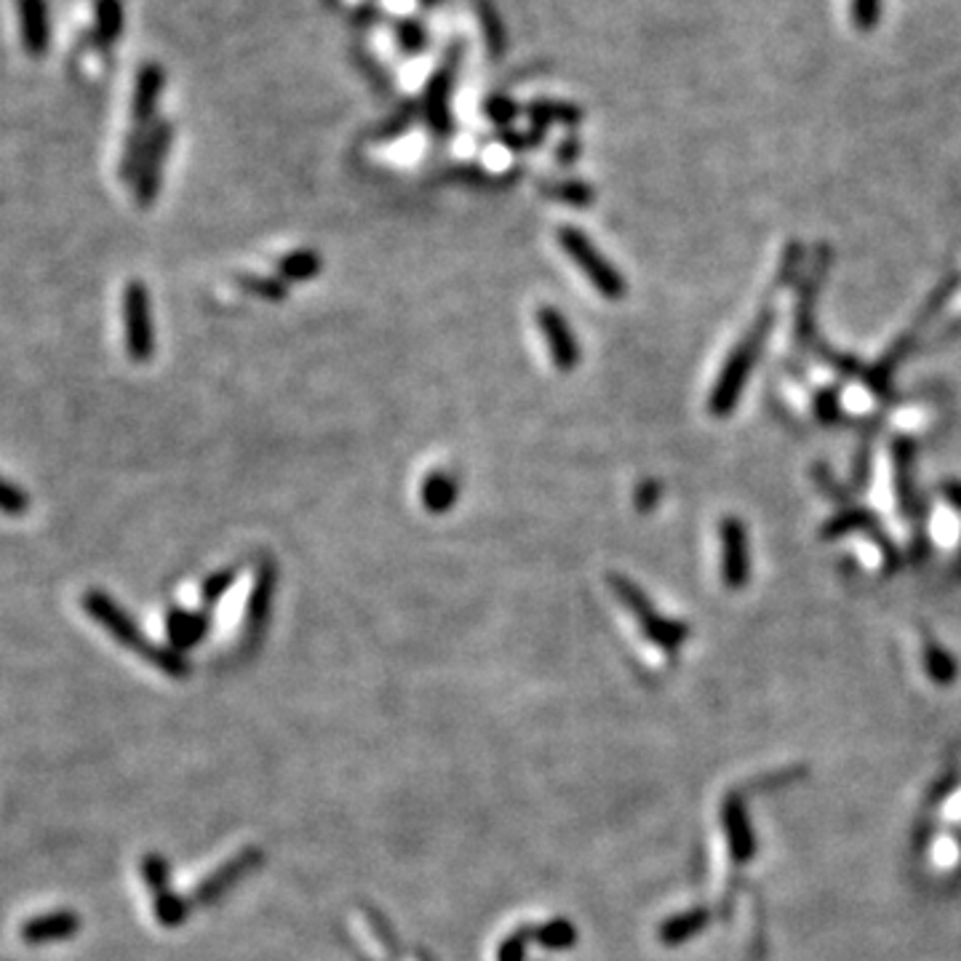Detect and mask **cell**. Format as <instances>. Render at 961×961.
Here are the masks:
<instances>
[{"instance_id": "6da1fadb", "label": "cell", "mask_w": 961, "mask_h": 961, "mask_svg": "<svg viewBox=\"0 0 961 961\" xmlns=\"http://www.w3.org/2000/svg\"><path fill=\"white\" fill-rule=\"evenodd\" d=\"M81 606L91 615V620L99 625V628L108 630L110 636L118 641L121 646L126 650L141 654L150 665H156L158 670H163L167 676H180L190 674V663L185 660V654L176 652L174 646H156L145 639V633L139 630V625L110 599L108 593L102 591H86L84 599H81Z\"/></svg>"}, {"instance_id": "7a4b0ae2", "label": "cell", "mask_w": 961, "mask_h": 961, "mask_svg": "<svg viewBox=\"0 0 961 961\" xmlns=\"http://www.w3.org/2000/svg\"><path fill=\"white\" fill-rule=\"evenodd\" d=\"M772 318H775L772 312H762V316H759V321L753 323L751 334H746L740 345H737L732 350V356L727 358V364H724L722 374H718V380H716V387H713V393H711V401H707V406H711V415H716V417L732 415L737 398H740L748 377H751L753 367H756L759 353H762L766 334H769V329H772Z\"/></svg>"}, {"instance_id": "3957f363", "label": "cell", "mask_w": 961, "mask_h": 961, "mask_svg": "<svg viewBox=\"0 0 961 961\" xmlns=\"http://www.w3.org/2000/svg\"><path fill=\"white\" fill-rule=\"evenodd\" d=\"M459 64H463V44H452L446 49L444 59L439 62V67L430 73L428 84L422 91V118L428 123V132L435 139H449L454 134V115H452V97L454 86H457Z\"/></svg>"}, {"instance_id": "277c9868", "label": "cell", "mask_w": 961, "mask_h": 961, "mask_svg": "<svg viewBox=\"0 0 961 961\" xmlns=\"http://www.w3.org/2000/svg\"><path fill=\"white\" fill-rule=\"evenodd\" d=\"M558 244L566 251V257L577 264V268L586 273V279L591 281V286L599 294H604L606 299H623L628 292V283H625L623 273L609 262L586 233L580 227H562L558 230Z\"/></svg>"}, {"instance_id": "5b68a950", "label": "cell", "mask_w": 961, "mask_h": 961, "mask_svg": "<svg viewBox=\"0 0 961 961\" xmlns=\"http://www.w3.org/2000/svg\"><path fill=\"white\" fill-rule=\"evenodd\" d=\"M123 337L126 353L134 364H147L156 356V318H152L150 288L141 281H128L123 286Z\"/></svg>"}, {"instance_id": "8992f818", "label": "cell", "mask_w": 961, "mask_h": 961, "mask_svg": "<svg viewBox=\"0 0 961 961\" xmlns=\"http://www.w3.org/2000/svg\"><path fill=\"white\" fill-rule=\"evenodd\" d=\"M609 588H612V591H615L617 599H620L623 604L628 606L630 615H633L636 620H639L641 628H644V633L650 636V641H654V644H657L660 650L674 652V650H679L683 641H687V636H689L687 625L676 623V620H668V617L657 615V612H654V606H652V601L646 599V593L641 591V588L636 586V582H630L628 577L609 575Z\"/></svg>"}, {"instance_id": "52a82bcc", "label": "cell", "mask_w": 961, "mask_h": 961, "mask_svg": "<svg viewBox=\"0 0 961 961\" xmlns=\"http://www.w3.org/2000/svg\"><path fill=\"white\" fill-rule=\"evenodd\" d=\"M176 137V126L174 121H167V118H158V123L152 126L150 139H147V150H145V161H141L139 176L134 182V198L141 209H150L156 204L158 190H161V180H163V163H167L171 145H174Z\"/></svg>"}, {"instance_id": "ba28073f", "label": "cell", "mask_w": 961, "mask_h": 961, "mask_svg": "<svg viewBox=\"0 0 961 961\" xmlns=\"http://www.w3.org/2000/svg\"><path fill=\"white\" fill-rule=\"evenodd\" d=\"M538 327L542 332V340H545L547 345V353H551L553 367L564 371V374H569V371L580 367L582 361L580 342H577L575 332H571L569 321H566L562 310L551 308V305H542L538 310Z\"/></svg>"}, {"instance_id": "9c48e42d", "label": "cell", "mask_w": 961, "mask_h": 961, "mask_svg": "<svg viewBox=\"0 0 961 961\" xmlns=\"http://www.w3.org/2000/svg\"><path fill=\"white\" fill-rule=\"evenodd\" d=\"M722 538V580L727 588H742L751 575V545L740 518H724Z\"/></svg>"}, {"instance_id": "30bf717a", "label": "cell", "mask_w": 961, "mask_h": 961, "mask_svg": "<svg viewBox=\"0 0 961 961\" xmlns=\"http://www.w3.org/2000/svg\"><path fill=\"white\" fill-rule=\"evenodd\" d=\"M163 86H167V73L158 62H145L139 67L137 81H134L132 97V128L137 132H150L158 123V102H161Z\"/></svg>"}, {"instance_id": "8fae6325", "label": "cell", "mask_w": 961, "mask_h": 961, "mask_svg": "<svg viewBox=\"0 0 961 961\" xmlns=\"http://www.w3.org/2000/svg\"><path fill=\"white\" fill-rule=\"evenodd\" d=\"M279 586V566L273 558H262L257 564L255 571V586H251L249 604H246V620H244V639L257 641L259 633L268 625L270 609H273V593Z\"/></svg>"}, {"instance_id": "7c38bea8", "label": "cell", "mask_w": 961, "mask_h": 961, "mask_svg": "<svg viewBox=\"0 0 961 961\" xmlns=\"http://www.w3.org/2000/svg\"><path fill=\"white\" fill-rule=\"evenodd\" d=\"M22 46L33 59H44L51 49V14L46 0H16Z\"/></svg>"}, {"instance_id": "4fadbf2b", "label": "cell", "mask_w": 961, "mask_h": 961, "mask_svg": "<svg viewBox=\"0 0 961 961\" xmlns=\"http://www.w3.org/2000/svg\"><path fill=\"white\" fill-rule=\"evenodd\" d=\"M722 823L727 830L729 849H732L735 863H751L753 854H756V836H753V825L748 821L746 804H742L740 796H727L722 804Z\"/></svg>"}, {"instance_id": "5bb4252c", "label": "cell", "mask_w": 961, "mask_h": 961, "mask_svg": "<svg viewBox=\"0 0 961 961\" xmlns=\"http://www.w3.org/2000/svg\"><path fill=\"white\" fill-rule=\"evenodd\" d=\"M123 27H126V9H123V0H94V29L91 35H88L94 49L108 54V51L118 44V38L123 35Z\"/></svg>"}, {"instance_id": "9a60e30c", "label": "cell", "mask_w": 961, "mask_h": 961, "mask_svg": "<svg viewBox=\"0 0 961 961\" xmlns=\"http://www.w3.org/2000/svg\"><path fill=\"white\" fill-rule=\"evenodd\" d=\"M81 929L78 913L73 911H54L46 913V916H35L22 927V937L29 946H40V942H57L67 940Z\"/></svg>"}, {"instance_id": "2e32d148", "label": "cell", "mask_w": 961, "mask_h": 961, "mask_svg": "<svg viewBox=\"0 0 961 961\" xmlns=\"http://www.w3.org/2000/svg\"><path fill=\"white\" fill-rule=\"evenodd\" d=\"M211 620L209 612H187V609H169L167 612V636L176 652L198 646L209 633Z\"/></svg>"}, {"instance_id": "e0dca14e", "label": "cell", "mask_w": 961, "mask_h": 961, "mask_svg": "<svg viewBox=\"0 0 961 961\" xmlns=\"http://www.w3.org/2000/svg\"><path fill=\"white\" fill-rule=\"evenodd\" d=\"M532 126L540 128H553V126H564V128H577L586 118V110L575 102H564V99H532V102L523 108Z\"/></svg>"}, {"instance_id": "ac0fdd59", "label": "cell", "mask_w": 961, "mask_h": 961, "mask_svg": "<svg viewBox=\"0 0 961 961\" xmlns=\"http://www.w3.org/2000/svg\"><path fill=\"white\" fill-rule=\"evenodd\" d=\"M459 500V479L457 473L449 470H435V473L424 476L420 483V503L422 508L433 516L441 513H449Z\"/></svg>"}, {"instance_id": "d6986e66", "label": "cell", "mask_w": 961, "mask_h": 961, "mask_svg": "<svg viewBox=\"0 0 961 961\" xmlns=\"http://www.w3.org/2000/svg\"><path fill=\"white\" fill-rule=\"evenodd\" d=\"M476 20H479L483 44H486V54L492 59H503L508 51V27H505L503 14L494 5V0H473Z\"/></svg>"}, {"instance_id": "ffe728a7", "label": "cell", "mask_w": 961, "mask_h": 961, "mask_svg": "<svg viewBox=\"0 0 961 961\" xmlns=\"http://www.w3.org/2000/svg\"><path fill=\"white\" fill-rule=\"evenodd\" d=\"M323 270V257L312 249H294L275 262V275L283 283L312 281Z\"/></svg>"}, {"instance_id": "44dd1931", "label": "cell", "mask_w": 961, "mask_h": 961, "mask_svg": "<svg viewBox=\"0 0 961 961\" xmlns=\"http://www.w3.org/2000/svg\"><path fill=\"white\" fill-rule=\"evenodd\" d=\"M707 924H711V913H707L705 908H692V911H683L670 916L668 922L660 927L657 935L665 946H681V942H687L689 937L703 933Z\"/></svg>"}, {"instance_id": "7402d4cb", "label": "cell", "mask_w": 961, "mask_h": 961, "mask_svg": "<svg viewBox=\"0 0 961 961\" xmlns=\"http://www.w3.org/2000/svg\"><path fill=\"white\" fill-rule=\"evenodd\" d=\"M393 38H396L401 54L417 57L430 46V29L417 16H401L393 25Z\"/></svg>"}, {"instance_id": "603a6c76", "label": "cell", "mask_w": 961, "mask_h": 961, "mask_svg": "<svg viewBox=\"0 0 961 961\" xmlns=\"http://www.w3.org/2000/svg\"><path fill=\"white\" fill-rule=\"evenodd\" d=\"M542 196L558 200V204L566 206H591L595 200L593 187L582 180H553V182H542Z\"/></svg>"}, {"instance_id": "cb8c5ba5", "label": "cell", "mask_w": 961, "mask_h": 961, "mask_svg": "<svg viewBox=\"0 0 961 961\" xmlns=\"http://www.w3.org/2000/svg\"><path fill=\"white\" fill-rule=\"evenodd\" d=\"M152 132V128H150ZM150 132H137V128H128L126 141H123V152H121V167H118V174L121 180L126 182H137L141 161H145V150H147V139H150Z\"/></svg>"}, {"instance_id": "d4e9b609", "label": "cell", "mask_w": 961, "mask_h": 961, "mask_svg": "<svg viewBox=\"0 0 961 961\" xmlns=\"http://www.w3.org/2000/svg\"><path fill=\"white\" fill-rule=\"evenodd\" d=\"M235 283H238L246 294H255V297L268 299V303H283L288 294V283H283L279 275L241 273L235 275Z\"/></svg>"}, {"instance_id": "484cf974", "label": "cell", "mask_w": 961, "mask_h": 961, "mask_svg": "<svg viewBox=\"0 0 961 961\" xmlns=\"http://www.w3.org/2000/svg\"><path fill=\"white\" fill-rule=\"evenodd\" d=\"M420 115H422L420 102H404V104H401V108L396 110V113L387 115L385 121L380 123V128H377L374 139H377V141H393V139L404 137V134L409 132L411 126H415V121H417V118H420Z\"/></svg>"}, {"instance_id": "4316f807", "label": "cell", "mask_w": 961, "mask_h": 961, "mask_svg": "<svg viewBox=\"0 0 961 961\" xmlns=\"http://www.w3.org/2000/svg\"><path fill=\"white\" fill-rule=\"evenodd\" d=\"M521 113V104L508 97V94H492V97L483 99V118L500 128H510Z\"/></svg>"}, {"instance_id": "83f0119b", "label": "cell", "mask_w": 961, "mask_h": 961, "mask_svg": "<svg viewBox=\"0 0 961 961\" xmlns=\"http://www.w3.org/2000/svg\"><path fill=\"white\" fill-rule=\"evenodd\" d=\"M547 132L540 126H529V128H500L497 132V141L503 147H508L513 152H527L540 147L545 141Z\"/></svg>"}, {"instance_id": "f1b7e54d", "label": "cell", "mask_w": 961, "mask_h": 961, "mask_svg": "<svg viewBox=\"0 0 961 961\" xmlns=\"http://www.w3.org/2000/svg\"><path fill=\"white\" fill-rule=\"evenodd\" d=\"M924 663H927V674L933 676V681L951 683L957 679V663H953V657L942 650V646L937 644L924 646Z\"/></svg>"}, {"instance_id": "f546056e", "label": "cell", "mask_w": 961, "mask_h": 961, "mask_svg": "<svg viewBox=\"0 0 961 961\" xmlns=\"http://www.w3.org/2000/svg\"><path fill=\"white\" fill-rule=\"evenodd\" d=\"M29 505H33V500H29L25 489L0 476V513L11 518H22L29 513Z\"/></svg>"}, {"instance_id": "4dcf8cb0", "label": "cell", "mask_w": 961, "mask_h": 961, "mask_svg": "<svg viewBox=\"0 0 961 961\" xmlns=\"http://www.w3.org/2000/svg\"><path fill=\"white\" fill-rule=\"evenodd\" d=\"M238 575H241L238 566H225V569H220V571H214L211 577H206V582L200 586V599H204V604L206 606L217 604V601H220L222 595H225L230 588L235 586Z\"/></svg>"}, {"instance_id": "1f68e13d", "label": "cell", "mask_w": 961, "mask_h": 961, "mask_svg": "<svg viewBox=\"0 0 961 961\" xmlns=\"http://www.w3.org/2000/svg\"><path fill=\"white\" fill-rule=\"evenodd\" d=\"M580 156H582V141H580V137H577V134L564 137L556 145V152H553L556 163H562V167H575V163L580 161Z\"/></svg>"}, {"instance_id": "d6a6232c", "label": "cell", "mask_w": 961, "mask_h": 961, "mask_svg": "<svg viewBox=\"0 0 961 961\" xmlns=\"http://www.w3.org/2000/svg\"><path fill=\"white\" fill-rule=\"evenodd\" d=\"M852 16L860 29H871L878 20V0H852Z\"/></svg>"}, {"instance_id": "836d02e7", "label": "cell", "mask_w": 961, "mask_h": 961, "mask_svg": "<svg viewBox=\"0 0 961 961\" xmlns=\"http://www.w3.org/2000/svg\"><path fill=\"white\" fill-rule=\"evenodd\" d=\"M382 20H385V11L377 3H364L353 11V25L356 27H377Z\"/></svg>"}, {"instance_id": "e575fe53", "label": "cell", "mask_w": 961, "mask_h": 961, "mask_svg": "<svg viewBox=\"0 0 961 961\" xmlns=\"http://www.w3.org/2000/svg\"><path fill=\"white\" fill-rule=\"evenodd\" d=\"M863 523H868V516H865V513H845V516L836 518V521H830L828 527H825V534L830 538V534H841L845 529L863 527Z\"/></svg>"}, {"instance_id": "d590c367", "label": "cell", "mask_w": 961, "mask_h": 961, "mask_svg": "<svg viewBox=\"0 0 961 961\" xmlns=\"http://www.w3.org/2000/svg\"><path fill=\"white\" fill-rule=\"evenodd\" d=\"M660 497V492H657V483H644V486H639V494H636V505H639L641 510H650L652 508V503L654 500Z\"/></svg>"}, {"instance_id": "8d00e7d4", "label": "cell", "mask_w": 961, "mask_h": 961, "mask_svg": "<svg viewBox=\"0 0 961 961\" xmlns=\"http://www.w3.org/2000/svg\"><path fill=\"white\" fill-rule=\"evenodd\" d=\"M417 3H420L422 9H435V5H441L444 0H417Z\"/></svg>"}]
</instances>
